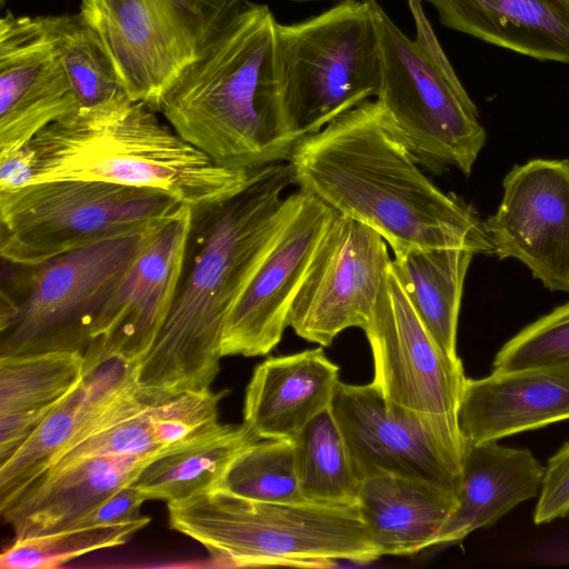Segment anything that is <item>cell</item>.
Listing matches in <instances>:
<instances>
[{
  "label": "cell",
  "instance_id": "cell-1",
  "mask_svg": "<svg viewBox=\"0 0 569 569\" xmlns=\"http://www.w3.org/2000/svg\"><path fill=\"white\" fill-rule=\"evenodd\" d=\"M289 162L257 167L232 194L191 208L176 295L150 351L137 363L142 396L159 403L211 389L227 319L303 198Z\"/></svg>",
  "mask_w": 569,
  "mask_h": 569
},
{
  "label": "cell",
  "instance_id": "cell-2",
  "mask_svg": "<svg viewBox=\"0 0 569 569\" xmlns=\"http://www.w3.org/2000/svg\"><path fill=\"white\" fill-rule=\"evenodd\" d=\"M293 182L339 213L376 230L393 254L411 248H493L475 209L420 169L365 101L299 139L288 160Z\"/></svg>",
  "mask_w": 569,
  "mask_h": 569
},
{
  "label": "cell",
  "instance_id": "cell-3",
  "mask_svg": "<svg viewBox=\"0 0 569 569\" xmlns=\"http://www.w3.org/2000/svg\"><path fill=\"white\" fill-rule=\"evenodd\" d=\"M277 27L267 4L248 1L153 106L218 166L288 162L297 142L283 114Z\"/></svg>",
  "mask_w": 569,
  "mask_h": 569
},
{
  "label": "cell",
  "instance_id": "cell-4",
  "mask_svg": "<svg viewBox=\"0 0 569 569\" xmlns=\"http://www.w3.org/2000/svg\"><path fill=\"white\" fill-rule=\"evenodd\" d=\"M157 113L131 101L52 122L30 141L31 182L82 179L150 188L196 208L232 194L248 181L254 168L218 166Z\"/></svg>",
  "mask_w": 569,
  "mask_h": 569
},
{
  "label": "cell",
  "instance_id": "cell-5",
  "mask_svg": "<svg viewBox=\"0 0 569 569\" xmlns=\"http://www.w3.org/2000/svg\"><path fill=\"white\" fill-rule=\"evenodd\" d=\"M167 505L170 527L221 567L330 568L380 557L357 505L262 502L221 487Z\"/></svg>",
  "mask_w": 569,
  "mask_h": 569
},
{
  "label": "cell",
  "instance_id": "cell-6",
  "mask_svg": "<svg viewBox=\"0 0 569 569\" xmlns=\"http://www.w3.org/2000/svg\"><path fill=\"white\" fill-rule=\"evenodd\" d=\"M163 223L36 266L4 261L12 272L1 290L0 356L54 350L84 355L97 313Z\"/></svg>",
  "mask_w": 569,
  "mask_h": 569
},
{
  "label": "cell",
  "instance_id": "cell-7",
  "mask_svg": "<svg viewBox=\"0 0 569 569\" xmlns=\"http://www.w3.org/2000/svg\"><path fill=\"white\" fill-rule=\"evenodd\" d=\"M188 208L173 194L62 179L0 191V254L36 266L63 253L169 221Z\"/></svg>",
  "mask_w": 569,
  "mask_h": 569
},
{
  "label": "cell",
  "instance_id": "cell-8",
  "mask_svg": "<svg viewBox=\"0 0 569 569\" xmlns=\"http://www.w3.org/2000/svg\"><path fill=\"white\" fill-rule=\"evenodd\" d=\"M282 108L298 141L377 97L379 33L365 0H345L307 20L277 27Z\"/></svg>",
  "mask_w": 569,
  "mask_h": 569
},
{
  "label": "cell",
  "instance_id": "cell-9",
  "mask_svg": "<svg viewBox=\"0 0 569 569\" xmlns=\"http://www.w3.org/2000/svg\"><path fill=\"white\" fill-rule=\"evenodd\" d=\"M365 1L379 33L381 84L376 102L383 124L420 167L437 174L450 168L470 174L487 140L477 107L458 77L445 73L377 0Z\"/></svg>",
  "mask_w": 569,
  "mask_h": 569
},
{
  "label": "cell",
  "instance_id": "cell-10",
  "mask_svg": "<svg viewBox=\"0 0 569 569\" xmlns=\"http://www.w3.org/2000/svg\"><path fill=\"white\" fill-rule=\"evenodd\" d=\"M363 331L372 352V385L388 405L407 411L426 427L461 477L466 442L458 409L467 380L463 366L428 332L392 261Z\"/></svg>",
  "mask_w": 569,
  "mask_h": 569
},
{
  "label": "cell",
  "instance_id": "cell-11",
  "mask_svg": "<svg viewBox=\"0 0 569 569\" xmlns=\"http://www.w3.org/2000/svg\"><path fill=\"white\" fill-rule=\"evenodd\" d=\"M248 0H81L80 16L130 98L153 109L162 91Z\"/></svg>",
  "mask_w": 569,
  "mask_h": 569
},
{
  "label": "cell",
  "instance_id": "cell-12",
  "mask_svg": "<svg viewBox=\"0 0 569 569\" xmlns=\"http://www.w3.org/2000/svg\"><path fill=\"white\" fill-rule=\"evenodd\" d=\"M391 261L376 230L337 212L295 299L289 327L321 347L348 328L363 330Z\"/></svg>",
  "mask_w": 569,
  "mask_h": 569
},
{
  "label": "cell",
  "instance_id": "cell-13",
  "mask_svg": "<svg viewBox=\"0 0 569 569\" xmlns=\"http://www.w3.org/2000/svg\"><path fill=\"white\" fill-rule=\"evenodd\" d=\"M482 226L499 259H518L547 289L569 293V160L515 166Z\"/></svg>",
  "mask_w": 569,
  "mask_h": 569
},
{
  "label": "cell",
  "instance_id": "cell-14",
  "mask_svg": "<svg viewBox=\"0 0 569 569\" xmlns=\"http://www.w3.org/2000/svg\"><path fill=\"white\" fill-rule=\"evenodd\" d=\"M337 212L303 191L300 206L227 319L222 357L264 356L281 341L295 299Z\"/></svg>",
  "mask_w": 569,
  "mask_h": 569
},
{
  "label": "cell",
  "instance_id": "cell-15",
  "mask_svg": "<svg viewBox=\"0 0 569 569\" xmlns=\"http://www.w3.org/2000/svg\"><path fill=\"white\" fill-rule=\"evenodd\" d=\"M190 219L188 207L160 226L101 307L89 330L84 369L113 357L138 363L150 351L173 302Z\"/></svg>",
  "mask_w": 569,
  "mask_h": 569
},
{
  "label": "cell",
  "instance_id": "cell-16",
  "mask_svg": "<svg viewBox=\"0 0 569 569\" xmlns=\"http://www.w3.org/2000/svg\"><path fill=\"white\" fill-rule=\"evenodd\" d=\"M136 369L137 362L119 357L84 369L78 385L16 452L0 462V507L87 437L152 405L137 386Z\"/></svg>",
  "mask_w": 569,
  "mask_h": 569
},
{
  "label": "cell",
  "instance_id": "cell-17",
  "mask_svg": "<svg viewBox=\"0 0 569 569\" xmlns=\"http://www.w3.org/2000/svg\"><path fill=\"white\" fill-rule=\"evenodd\" d=\"M78 110L62 64L54 16L0 19V153L29 143Z\"/></svg>",
  "mask_w": 569,
  "mask_h": 569
},
{
  "label": "cell",
  "instance_id": "cell-18",
  "mask_svg": "<svg viewBox=\"0 0 569 569\" xmlns=\"http://www.w3.org/2000/svg\"><path fill=\"white\" fill-rule=\"evenodd\" d=\"M331 410L360 481L393 475L427 481L457 496L461 477L432 435L416 417L388 405L372 382L339 381Z\"/></svg>",
  "mask_w": 569,
  "mask_h": 569
},
{
  "label": "cell",
  "instance_id": "cell-19",
  "mask_svg": "<svg viewBox=\"0 0 569 569\" xmlns=\"http://www.w3.org/2000/svg\"><path fill=\"white\" fill-rule=\"evenodd\" d=\"M569 419V362L466 380L458 425L466 443L499 439Z\"/></svg>",
  "mask_w": 569,
  "mask_h": 569
},
{
  "label": "cell",
  "instance_id": "cell-20",
  "mask_svg": "<svg viewBox=\"0 0 569 569\" xmlns=\"http://www.w3.org/2000/svg\"><path fill=\"white\" fill-rule=\"evenodd\" d=\"M339 367L323 348L270 357L253 370L243 401V425L260 440H293L331 407Z\"/></svg>",
  "mask_w": 569,
  "mask_h": 569
},
{
  "label": "cell",
  "instance_id": "cell-21",
  "mask_svg": "<svg viewBox=\"0 0 569 569\" xmlns=\"http://www.w3.org/2000/svg\"><path fill=\"white\" fill-rule=\"evenodd\" d=\"M158 455L83 458L44 472L0 512L14 539L57 531L130 485Z\"/></svg>",
  "mask_w": 569,
  "mask_h": 569
},
{
  "label": "cell",
  "instance_id": "cell-22",
  "mask_svg": "<svg viewBox=\"0 0 569 569\" xmlns=\"http://www.w3.org/2000/svg\"><path fill=\"white\" fill-rule=\"evenodd\" d=\"M545 468L526 448L505 447L497 441L466 443L456 507L435 546L457 543L536 497Z\"/></svg>",
  "mask_w": 569,
  "mask_h": 569
},
{
  "label": "cell",
  "instance_id": "cell-23",
  "mask_svg": "<svg viewBox=\"0 0 569 569\" xmlns=\"http://www.w3.org/2000/svg\"><path fill=\"white\" fill-rule=\"evenodd\" d=\"M447 28L541 61L569 64V0H420Z\"/></svg>",
  "mask_w": 569,
  "mask_h": 569
},
{
  "label": "cell",
  "instance_id": "cell-24",
  "mask_svg": "<svg viewBox=\"0 0 569 569\" xmlns=\"http://www.w3.org/2000/svg\"><path fill=\"white\" fill-rule=\"evenodd\" d=\"M456 495L427 481L380 475L361 481L358 509L381 556H408L435 546Z\"/></svg>",
  "mask_w": 569,
  "mask_h": 569
},
{
  "label": "cell",
  "instance_id": "cell-25",
  "mask_svg": "<svg viewBox=\"0 0 569 569\" xmlns=\"http://www.w3.org/2000/svg\"><path fill=\"white\" fill-rule=\"evenodd\" d=\"M478 254L469 247L411 248L395 256L392 268L417 316L439 347L457 355L463 283Z\"/></svg>",
  "mask_w": 569,
  "mask_h": 569
},
{
  "label": "cell",
  "instance_id": "cell-26",
  "mask_svg": "<svg viewBox=\"0 0 569 569\" xmlns=\"http://www.w3.org/2000/svg\"><path fill=\"white\" fill-rule=\"evenodd\" d=\"M258 439L243 423L221 422L154 457L130 483L146 500H182L219 487L234 459Z\"/></svg>",
  "mask_w": 569,
  "mask_h": 569
},
{
  "label": "cell",
  "instance_id": "cell-27",
  "mask_svg": "<svg viewBox=\"0 0 569 569\" xmlns=\"http://www.w3.org/2000/svg\"><path fill=\"white\" fill-rule=\"evenodd\" d=\"M84 356L54 350L0 357V417L44 418L81 380Z\"/></svg>",
  "mask_w": 569,
  "mask_h": 569
},
{
  "label": "cell",
  "instance_id": "cell-28",
  "mask_svg": "<svg viewBox=\"0 0 569 569\" xmlns=\"http://www.w3.org/2000/svg\"><path fill=\"white\" fill-rule=\"evenodd\" d=\"M301 493L308 501L353 506L358 478L331 407L313 418L293 439Z\"/></svg>",
  "mask_w": 569,
  "mask_h": 569
},
{
  "label": "cell",
  "instance_id": "cell-29",
  "mask_svg": "<svg viewBox=\"0 0 569 569\" xmlns=\"http://www.w3.org/2000/svg\"><path fill=\"white\" fill-rule=\"evenodd\" d=\"M57 42L79 112L133 101L92 28L80 16H54Z\"/></svg>",
  "mask_w": 569,
  "mask_h": 569
},
{
  "label": "cell",
  "instance_id": "cell-30",
  "mask_svg": "<svg viewBox=\"0 0 569 569\" xmlns=\"http://www.w3.org/2000/svg\"><path fill=\"white\" fill-rule=\"evenodd\" d=\"M150 522L149 517L113 523L66 528L16 538L1 553L2 569H51L82 555L124 545Z\"/></svg>",
  "mask_w": 569,
  "mask_h": 569
},
{
  "label": "cell",
  "instance_id": "cell-31",
  "mask_svg": "<svg viewBox=\"0 0 569 569\" xmlns=\"http://www.w3.org/2000/svg\"><path fill=\"white\" fill-rule=\"evenodd\" d=\"M219 487L254 501H308L300 489L293 440L263 439L251 443L231 463Z\"/></svg>",
  "mask_w": 569,
  "mask_h": 569
},
{
  "label": "cell",
  "instance_id": "cell-32",
  "mask_svg": "<svg viewBox=\"0 0 569 569\" xmlns=\"http://www.w3.org/2000/svg\"><path fill=\"white\" fill-rule=\"evenodd\" d=\"M569 362V302L525 327L496 353L492 371Z\"/></svg>",
  "mask_w": 569,
  "mask_h": 569
},
{
  "label": "cell",
  "instance_id": "cell-33",
  "mask_svg": "<svg viewBox=\"0 0 569 569\" xmlns=\"http://www.w3.org/2000/svg\"><path fill=\"white\" fill-rule=\"evenodd\" d=\"M227 390L188 391L151 405L150 425L157 443L171 449L217 427L219 403Z\"/></svg>",
  "mask_w": 569,
  "mask_h": 569
},
{
  "label": "cell",
  "instance_id": "cell-34",
  "mask_svg": "<svg viewBox=\"0 0 569 569\" xmlns=\"http://www.w3.org/2000/svg\"><path fill=\"white\" fill-rule=\"evenodd\" d=\"M150 407L151 405L87 437L63 453L47 471L90 457L161 453L164 450L154 440L150 425Z\"/></svg>",
  "mask_w": 569,
  "mask_h": 569
},
{
  "label": "cell",
  "instance_id": "cell-35",
  "mask_svg": "<svg viewBox=\"0 0 569 569\" xmlns=\"http://www.w3.org/2000/svg\"><path fill=\"white\" fill-rule=\"evenodd\" d=\"M569 512V442H566L549 460L537 501L533 521L548 523Z\"/></svg>",
  "mask_w": 569,
  "mask_h": 569
},
{
  "label": "cell",
  "instance_id": "cell-36",
  "mask_svg": "<svg viewBox=\"0 0 569 569\" xmlns=\"http://www.w3.org/2000/svg\"><path fill=\"white\" fill-rule=\"evenodd\" d=\"M144 501V497L134 487L124 486L103 499L89 512L72 521L67 528L113 525L139 519L141 517L140 508Z\"/></svg>",
  "mask_w": 569,
  "mask_h": 569
},
{
  "label": "cell",
  "instance_id": "cell-37",
  "mask_svg": "<svg viewBox=\"0 0 569 569\" xmlns=\"http://www.w3.org/2000/svg\"><path fill=\"white\" fill-rule=\"evenodd\" d=\"M34 150L31 143L0 153V191L24 187L32 181Z\"/></svg>",
  "mask_w": 569,
  "mask_h": 569
},
{
  "label": "cell",
  "instance_id": "cell-38",
  "mask_svg": "<svg viewBox=\"0 0 569 569\" xmlns=\"http://www.w3.org/2000/svg\"><path fill=\"white\" fill-rule=\"evenodd\" d=\"M293 1H301V2H303V1H317V0H293Z\"/></svg>",
  "mask_w": 569,
  "mask_h": 569
},
{
  "label": "cell",
  "instance_id": "cell-39",
  "mask_svg": "<svg viewBox=\"0 0 569 569\" xmlns=\"http://www.w3.org/2000/svg\"><path fill=\"white\" fill-rule=\"evenodd\" d=\"M293 1V0H292Z\"/></svg>",
  "mask_w": 569,
  "mask_h": 569
}]
</instances>
